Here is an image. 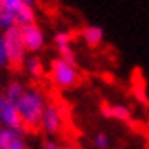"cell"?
<instances>
[{"label": "cell", "instance_id": "6da1fadb", "mask_svg": "<svg viewBox=\"0 0 149 149\" xmlns=\"http://www.w3.org/2000/svg\"><path fill=\"white\" fill-rule=\"evenodd\" d=\"M47 104L49 99L44 89H40L39 86H27L20 101L15 104V107L19 111V116H20L22 126H24L25 131L39 129L42 114L47 107Z\"/></svg>", "mask_w": 149, "mask_h": 149}, {"label": "cell", "instance_id": "7a4b0ae2", "mask_svg": "<svg viewBox=\"0 0 149 149\" xmlns=\"http://www.w3.org/2000/svg\"><path fill=\"white\" fill-rule=\"evenodd\" d=\"M2 5H3L7 29H22L37 22L35 2H30V0H2Z\"/></svg>", "mask_w": 149, "mask_h": 149}, {"label": "cell", "instance_id": "3957f363", "mask_svg": "<svg viewBox=\"0 0 149 149\" xmlns=\"http://www.w3.org/2000/svg\"><path fill=\"white\" fill-rule=\"evenodd\" d=\"M49 79L57 89L69 91L81 82V72L77 69V64H70L57 57L49 64Z\"/></svg>", "mask_w": 149, "mask_h": 149}, {"label": "cell", "instance_id": "277c9868", "mask_svg": "<svg viewBox=\"0 0 149 149\" xmlns=\"http://www.w3.org/2000/svg\"><path fill=\"white\" fill-rule=\"evenodd\" d=\"M2 37H3V47H5V54H7L10 69H22L29 54L25 45H24V40H22L20 29H7L2 32Z\"/></svg>", "mask_w": 149, "mask_h": 149}, {"label": "cell", "instance_id": "5b68a950", "mask_svg": "<svg viewBox=\"0 0 149 149\" xmlns=\"http://www.w3.org/2000/svg\"><path fill=\"white\" fill-rule=\"evenodd\" d=\"M64 122H65L64 109L55 102H49L44 114H42L39 129L47 136H57L64 131Z\"/></svg>", "mask_w": 149, "mask_h": 149}, {"label": "cell", "instance_id": "8992f818", "mask_svg": "<svg viewBox=\"0 0 149 149\" xmlns=\"http://www.w3.org/2000/svg\"><path fill=\"white\" fill-rule=\"evenodd\" d=\"M22 40H24V45L27 49L29 55H37L42 49L45 47V32L44 29L35 22V24H30L27 27H22Z\"/></svg>", "mask_w": 149, "mask_h": 149}, {"label": "cell", "instance_id": "52a82bcc", "mask_svg": "<svg viewBox=\"0 0 149 149\" xmlns=\"http://www.w3.org/2000/svg\"><path fill=\"white\" fill-rule=\"evenodd\" d=\"M0 149H30L27 141V131L2 129L0 131Z\"/></svg>", "mask_w": 149, "mask_h": 149}, {"label": "cell", "instance_id": "ba28073f", "mask_svg": "<svg viewBox=\"0 0 149 149\" xmlns=\"http://www.w3.org/2000/svg\"><path fill=\"white\" fill-rule=\"evenodd\" d=\"M0 127L2 129H15V131H25L22 126L19 111L14 104H7L0 109Z\"/></svg>", "mask_w": 149, "mask_h": 149}, {"label": "cell", "instance_id": "9c48e42d", "mask_svg": "<svg viewBox=\"0 0 149 149\" xmlns=\"http://www.w3.org/2000/svg\"><path fill=\"white\" fill-rule=\"evenodd\" d=\"M3 95H5V102L7 104H17L20 101V97L24 95L25 89H27V84L22 81V79H10V81L3 86Z\"/></svg>", "mask_w": 149, "mask_h": 149}, {"label": "cell", "instance_id": "30bf717a", "mask_svg": "<svg viewBox=\"0 0 149 149\" xmlns=\"http://www.w3.org/2000/svg\"><path fill=\"white\" fill-rule=\"evenodd\" d=\"M22 70L32 81H40L45 75V67H44V62H42V59L39 55H29L25 59V62H24Z\"/></svg>", "mask_w": 149, "mask_h": 149}, {"label": "cell", "instance_id": "8fae6325", "mask_svg": "<svg viewBox=\"0 0 149 149\" xmlns=\"http://www.w3.org/2000/svg\"><path fill=\"white\" fill-rule=\"evenodd\" d=\"M81 39L87 47L95 49L99 47L102 44V40H104V30H102V27L94 25V24L92 25H86L81 30Z\"/></svg>", "mask_w": 149, "mask_h": 149}, {"label": "cell", "instance_id": "7c38bea8", "mask_svg": "<svg viewBox=\"0 0 149 149\" xmlns=\"http://www.w3.org/2000/svg\"><path fill=\"white\" fill-rule=\"evenodd\" d=\"M102 116L116 121H129L131 119V109L124 104H112V106H104Z\"/></svg>", "mask_w": 149, "mask_h": 149}, {"label": "cell", "instance_id": "4fadbf2b", "mask_svg": "<svg viewBox=\"0 0 149 149\" xmlns=\"http://www.w3.org/2000/svg\"><path fill=\"white\" fill-rule=\"evenodd\" d=\"M72 34L69 30H57L52 37L54 40V45L55 49H62V47H67V45H72Z\"/></svg>", "mask_w": 149, "mask_h": 149}, {"label": "cell", "instance_id": "5bb4252c", "mask_svg": "<svg viewBox=\"0 0 149 149\" xmlns=\"http://www.w3.org/2000/svg\"><path fill=\"white\" fill-rule=\"evenodd\" d=\"M92 142H94L95 149H109V146H111V137L106 132H97L94 136Z\"/></svg>", "mask_w": 149, "mask_h": 149}, {"label": "cell", "instance_id": "9a60e30c", "mask_svg": "<svg viewBox=\"0 0 149 149\" xmlns=\"http://www.w3.org/2000/svg\"><path fill=\"white\" fill-rule=\"evenodd\" d=\"M5 69H10V65H8V59L5 54V47H3V37L0 32V70H5Z\"/></svg>", "mask_w": 149, "mask_h": 149}, {"label": "cell", "instance_id": "2e32d148", "mask_svg": "<svg viewBox=\"0 0 149 149\" xmlns=\"http://www.w3.org/2000/svg\"><path fill=\"white\" fill-rule=\"evenodd\" d=\"M40 149H64V146L55 139H45V141H42Z\"/></svg>", "mask_w": 149, "mask_h": 149}, {"label": "cell", "instance_id": "e0dca14e", "mask_svg": "<svg viewBox=\"0 0 149 149\" xmlns=\"http://www.w3.org/2000/svg\"><path fill=\"white\" fill-rule=\"evenodd\" d=\"M7 30V24H5V14H3V5H2V0H0V32Z\"/></svg>", "mask_w": 149, "mask_h": 149}, {"label": "cell", "instance_id": "ac0fdd59", "mask_svg": "<svg viewBox=\"0 0 149 149\" xmlns=\"http://www.w3.org/2000/svg\"><path fill=\"white\" fill-rule=\"evenodd\" d=\"M5 106V95H3V89L0 87V109Z\"/></svg>", "mask_w": 149, "mask_h": 149}, {"label": "cell", "instance_id": "d6986e66", "mask_svg": "<svg viewBox=\"0 0 149 149\" xmlns=\"http://www.w3.org/2000/svg\"><path fill=\"white\" fill-rule=\"evenodd\" d=\"M64 149H75L74 146H64Z\"/></svg>", "mask_w": 149, "mask_h": 149}, {"label": "cell", "instance_id": "ffe728a7", "mask_svg": "<svg viewBox=\"0 0 149 149\" xmlns=\"http://www.w3.org/2000/svg\"><path fill=\"white\" fill-rule=\"evenodd\" d=\"M0 131H2V127H0Z\"/></svg>", "mask_w": 149, "mask_h": 149}]
</instances>
